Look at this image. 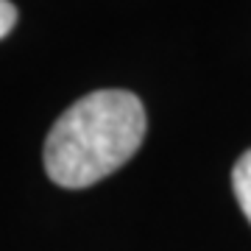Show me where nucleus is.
<instances>
[{
    "label": "nucleus",
    "instance_id": "f257e3e1",
    "mask_svg": "<svg viewBox=\"0 0 251 251\" xmlns=\"http://www.w3.org/2000/svg\"><path fill=\"white\" fill-rule=\"evenodd\" d=\"M145 137V109L126 90L75 100L45 140V171L59 187L81 190L123 168Z\"/></svg>",
    "mask_w": 251,
    "mask_h": 251
},
{
    "label": "nucleus",
    "instance_id": "f03ea898",
    "mask_svg": "<svg viewBox=\"0 0 251 251\" xmlns=\"http://www.w3.org/2000/svg\"><path fill=\"white\" fill-rule=\"evenodd\" d=\"M232 187H234V196H237V204H240L243 215L249 218V224H251V151H246L240 159L234 162Z\"/></svg>",
    "mask_w": 251,
    "mask_h": 251
},
{
    "label": "nucleus",
    "instance_id": "7ed1b4c3",
    "mask_svg": "<svg viewBox=\"0 0 251 251\" xmlns=\"http://www.w3.org/2000/svg\"><path fill=\"white\" fill-rule=\"evenodd\" d=\"M14 23H17V9L11 6L9 0H0V39L14 28Z\"/></svg>",
    "mask_w": 251,
    "mask_h": 251
}]
</instances>
